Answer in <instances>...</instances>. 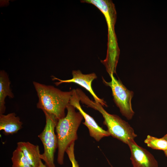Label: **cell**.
I'll return each instance as SVG.
<instances>
[{
    "label": "cell",
    "instance_id": "6da1fadb",
    "mask_svg": "<svg viewBox=\"0 0 167 167\" xmlns=\"http://www.w3.org/2000/svg\"><path fill=\"white\" fill-rule=\"evenodd\" d=\"M80 2L93 5L100 10L105 18L108 27L107 49L105 59L101 61L109 75L116 74L120 50L114 29L117 18L114 4L110 0H82Z\"/></svg>",
    "mask_w": 167,
    "mask_h": 167
},
{
    "label": "cell",
    "instance_id": "7a4b0ae2",
    "mask_svg": "<svg viewBox=\"0 0 167 167\" xmlns=\"http://www.w3.org/2000/svg\"><path fill=\"white\" fill-rule=\"evenodd\" d=\"M38 101L37 108L58 120L66 116L65 110L69 104L72 90L63 91L52 85L33 81Z\"/></svg>",
    "mask_w": 167,
    "mask_h": 167
},
{
    "label": "cell",
    "instance_id": "3957f363",
    "mask_svg": "<svg viewBox=\"0 0 167 167\" xmlns=\"http://www.w3.org/2000/svg\"><path fill=\"white\" fill-rule=\"evenodd\" d=\"M81 103L99 111L104 119L103 124L107 128L110 136L127 144L137 136L133 128L128 122L115 114L108 113L99 103L91 100L80 88L76 89Z\"/></svg>",
    "mask_w": 167,
    "mask_h": 167
},
{
    "label": "cell",
    "instance_id": "277c9868",
    "mask_svg": "<svg viewBox=\"0 0 167 167\" xmlns=\"http://www.w3.org/2000/svg\"><path fill=\"white\" fill-rule=\"evenodd\" d=\"M66 116L58 120L55 127L58 139V164L64 163V156L67 148L78 139L77 131L83 118L79 112L70 104L66 107Z\"/></svg>",
    "mask_w": 167,
    "mask_h": 167
},
{
    "label": "cell",
    "instance_id": "5b68a950",
    "mask_svg": "<svg viewBox=\"0 0 167 167\" xmlns=\"http://www.w3.org/2000/svg\"><path fill=\"white\" fill-rule=\"evenodd\" d=\"M45 118V125L42 131L38 135L44 148L40 155V158L47 167H56L54 163V155L58 148V139L55 129L58 120L54 116L43 111Z\"/></svg>",
    "mask_w": 167,
    "mask_h": 167
},
{
    "label": "cell",
    "instance_id": "8992f818",
    "mask_svg": "<svg viewBox=\"0 0 167 167\" xmlns=\"http://www.w3.org/2000/svg\"><path fill=\"white\" fill-rule=\"evenodd\" d=\"M113 75H109L111 81L109 82L102 77L103 82L105 85L110 88L113 101L119 108L122 114L127 119L131 120L135 113L131 103L134 92L128 89L121 81L119 79H117Z\"/></svg>",
    "mask_w": 167,
    "mask_h": 167
},
{
    "label": "cell",
    "instance_id": "52a82bcc",
    "mask_svg": "<svg viewBox=\"0 0 167 167\" xmlns=\"http://www.w3.org/2000/svg\"><path fill=\"white\" fill-rule=\"evenodd\" d=\"M72 91V94L69 104L77 109L83 116L85 122L83 123L87 127L90 136L97 141H100L104 137L110 136L107 131H105L100 127L93 118L83 109L76 89H73Z\"/></svg>",
    "mask_w": 167,
    "mask_h": 167
},
{
    "label": "cell",
    "instance_id": "ba28073f",
    "mask_svg": "<svg viewBox=\"0 0 167 167\" xmlns=\"http://www.w3.org/2000/svg\"><path fill=\"white\" fill-rule=\"evenodd\" d=\"M72 74V78L71 79L62 80L53 76H52V79L53 80H57L58 81L54 83L57 86L63 83H73L76 84L88 91L92 96L95 102L100 104L103 106H107L106 102L104 99L98 97L92 89V82L97 78L95 73L85 74H83L79 70H77L73 71Z\"/></svg>",
    "mask_w": 167,
    "mask_h": 167
},
{
    "label": "cell",
    "instance_id": "9c48e42d",
    "mask_svg": "<svg viewBox=\"0 0 167 167\" xmlns=\"http://www.w3.org/2000/svg\"><path fill=\"white\" fill-rule=\"evenodd\" d=\"M133 167H158V162L147 149L138 145L134 140L128 144Z\"/></svg>",
    "mask_w": 167,
    "mask_h": 167
},
{
    "label": "cell",
    "instance_id": "30bf717a",
    "mask_svg": "<svg viewBox=\"0 0 167 167\" xmlns=\"http://www.w3.org/2000/svg\"><path fill=\"white\" fill-rule=\"evenodd\" d=\"M23 124L15 113L0 114V130L6 135L17 133L22 128Z\"/></svg>",
    "mask_w": 167,
    "mask_h": 167
},
{
    "label": "cell",
    "instance_id": "8fae6325",
    "mask_svg": "<svg viewBox=\"0 0 167 167\" xmlns=\"http://www.w3.org/2000/svg\"><path fill=\"white\" fill-rule=\"evenodd\" d=\"M16 148L21 151L32 167H38L40 158L39 146L29 142H19Z\"/></svg>",
    "mask_w": 167,
    "mask_h": 167
},
{
    "label": "cell",
    "instance_id": "7c38bea8",
    "mask_svg": "<svg viewBox=\"0 0 167 167\" xmlns=\"http://www.w3.org/2000/svg\"><path fill=\"white\" fill-rule=\"evenodd\" d=\"M11 82L7 73L5 71L0 72V114L5 112V99L8 96L13 98L14 96L10 88Z\"/></svg>",
    "mask_w": 167,
    "mask_h": 167
},
{
    "label": "cell",
    "instance_id": "4fadbf2b",
    "mask_svg": "<svg viewBox=\"0 0 167 167\" xmlns=\"http://www.w3.org/2000/svg\"><path fill=\"white\" fill-rule=\"evenodd\" d=\"M144 142L152 149L164 151L167 150V141L162 138H158L148 135L144 140Z\"/></svg>",
    "mask_w": 167,
    "mask_h": 167
},
{
    "label": "cell",
    "instance_id": "5bb4252c",
    "mask_svg": "<svg viewBox=\"0 0 167 167\" xmlns=\"http://www.w3.org/2000/svg\"><path fill=\"white\" fill-rule=\"evenodd\" d=\"M12 167H32L22 152L16 148L11 158Z\"/></svg>",
    "mask_w": 167,
    "mask_h": 167
},
{
    "label": "cell",
    "instance_id": "9a60e30c",
    "mask_svg": "<svg viewBox=\"0 0 167 167\" xmlns=\"http://www.w3.org/2000/svg\"><path fill=\"white\" fill-rule=\"evenodd\" d=\"M75 142H73L67 148L66 152L71 163L72 167H79L76 161L74 154Z\"/></svg>",
    "mask_w": 167,
    "mask_h": 167
},
{
    "label": "cell",
    "instance_id": "2e32d148",
    "mask_svg": "<svg viewBox=\"0 0 167 167\" xmlns=\"http://www.w3.org/2000/svg\"><path fill=\"white\" fill-rule=\"evenodd\" d=\"M38 167H47L45 164H44L41 160L40 162L39 165Z\"/></svg>",
    "mask_w": 167,
    "mask_h": 167
},
{
    "label": "cell",
    "instance_id": "e0dca14e",
    "mask_svg": "<svg viewBox=\"0 0 167 167\" xmlns=\"http://www.w3.org/2000/svg\"><path fill=\"white\" fill-rule=\"evenodd\" d=\"M162 138L164 139L167 141V133Z\"/></svg>",
    "mask_w": 167,
    "mask_h": 167
},
{
    "label": "cell",
    "instance_id": "ac0fdd59",
    "mask_svg": "<svg viewBox=\"0 0 167 167\" xmlns=\"http://www.w3.org/2000/svg\"><path fill=\"white\" fill-rule=\"evenodd\" d=\"M164 153L165 156L167 157V150L164 151Z\"/></svg>",
    "mask_w": 167,
    "mask_h": 167
}]
</instances>
